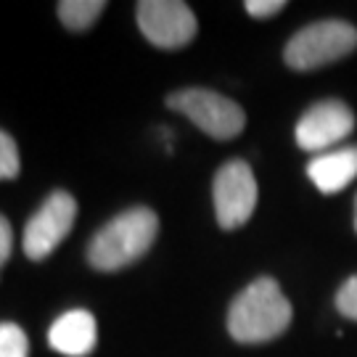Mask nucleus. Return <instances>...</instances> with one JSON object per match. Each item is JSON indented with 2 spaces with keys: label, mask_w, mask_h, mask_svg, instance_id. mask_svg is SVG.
<instances>
[{
  "label": "nucleus",
  "mask_w": 357,
  "mask_h": 357,
  "mask_svg": "<svg viewBox=\"0 0 357 357\" xmlns=\"http://www.w3.org/2000/svg\"><path fill=\"white\" fill-rule=\"evenodd\" d=\"M294 310L273 278H257L228 310V331L238 344H265L291 326Z\"/></svg>",
  "instance_id": "f257e3e1"
},
{
  "label": "nucleus",
  "mask_w": 357,
  "mask_h": 357,
  "mask_svg": "<svg viewBox=\"0 0 357 357\" xmlns=\"http://www.w3.org/2000/svg\"><path fill=\"white\" fill-rule=\"evenodd\" d=\"M159 236V217L149 206H130L112 217L88 243L90 268L116 273L138 262Z\"/></svg>",
  "instance_id": "f03ea898"
},
{
  "label": "nucleus",
  "mask_w": 357,
  "mask_h": 357,
  "mask_svg": "<svg viewBox=\"0 0 357 357\" xmlns=\"http://www.w3.org/2000/svg\"><path fill=\"white\" fill-rule=\"evenodd\" d=\"M357 48V29L342 19H326L305 26L286 43L283 61L294 72H310L344 59Z\"/></svg>",
  "instance_id": "7ed1b4c3"
},
{
  "label": "nucleus",
  "mask_w": 357,
  "mask_h": 357,
  "mask_svg": "<svg viewBox=\"0 0 357 357\" xmlns=\"http://www.w3.org/2000/svg\"><path fill=\"white\" fill-rule=\"evenodd\" d=\"M167 106L172 112L188 116L196 128L215 141H230L246 128V114L228 96L206 88H185L167 96Z\"/></svg>",
  "instance_id": "20e7f679"
},
{
  "label": "nucleus",
  "mask_w": 357,
  "mask_h": 357,
  "mask_svg": "<svg viewBox=\"0 0 357 357\" xmlns=\"http://www.w3.org/2000/svg\"><path fill=\"white\" fill-rule=\"evenodd\" d=\"M77 222V202L72 193L53 191L35 215L29 217L22 249L32 262H43L59 249Z\"/></svg>",
  "instance_id": "39448f33"
},
{
  "label": "nucleus",
  "mask_w": 357,
  "mask_h": 357,
  "mask_svg": "<svg viewBox=\"0 0 357 357\" xmlns=\"http://www.w3.org/2000/svg\"><path fill=\"white\" fill-rule=\"evenodd\" d=\"M212 199L217 225L222 230H236L249 222L257 206V180L249 162L230 159L220 167L212 183Z\"/></svg>",
  "instance_id": "423d86ee"
},
{
  "label": "nucleus",
  "mask_w": 357,
  "mask_h": 357,
  "mask_svg": "<svg viewBox=\"0 0 357 357\" xmlns=\"http://www.w3.org/2000/svg\"><path fill=\"white\" fill-rule=\"evenodd\" d=\"M143 38L162 51H178L196 38V16L180 0H143L135 6Z\"/></svg>",
  "instance_id": "0eeeda50"
},
{
  "label": "nucleus",
  "mask_w": 357,
  "mask_h": 357,
  "mask_svg": "<svg viewBox=\"0 0 357 357\" xmlns=\"http://www.w3.org/2000/svg\"><path fill=\"white\" fill-rule=\"evenodd\" d=\"M355 130V114L344 101H320L310 106L302 119L296 122V143L302 151L326 153L333 151L336 143H342Z\"/></svg>",
  "instance_id": "6e6552de"
},
{
  "label": "nucleus",
  "mask_w": 357,
  "mask_h": 357,
  "mask_svg": "<svg viewBox=\"0 0 357 357\" xmlns=\"http://www.w3.org/2000/svg\"><path fill=\"white\" fill-rule=\"evenodd\" d=\"M48 344L66 357H88L98 344V323L88 310H66L53 320Z\"/></svg>",
  "instance_id": "1a4fd4ad"
},
{
  "label": "nucleus",
  "mask_w": 357,
  "mask_h": 357,
  "mask_svg": "<svg viewBox=\"0 0 357 357\" xmlns=\"http://www.w3.org/2000/svg\"><path fill=\"white\" fill-rule=\"evenodd\" d=\"M307 175L315 183L320 193H339L357 178V146L333 149V151L318 153L310 165Z\"/></svg>",
  "instance_id": "9d476101"
},
{
  "label": "nucleus",
  "mask_w": 357,
  "mask_h": 357,
  "mask_svg": "<svg viewBox=\"0 0 357 357\" xmlns=\"http://www.w3.org/2000/svg\"><path fill=\"white\" fill-rule=\"evenodd\" d=\"M56 11H59V19L66 29L85 32L101 19V13L106 11V3L103 0H61L56 6Z\"/></svg>",
  "instance_id": "9b49d317"
},
{
  "label": "nucleus",
  "mask_w": 357,
  "mask_h": 357,
  "mask_svg": "<svg viewBox=\"0 0 357 357\" xmlns=\"http://www.w3.org/2000/svg\"><path fill=\"white\" fill-rule=\"evenodd\" d=\"M0 357H29V339L22 326L0 323Z\"/></svg>",
  "instance_id": "f8f14e48"
},
{
  "label": "nucleus",
  "mask_w": 357,
  "mask_h": 357,
  "mask_svg": "<svg viewBox=\"0 0 357 357\" xmlns=\"http://www.w3.org/2000/svg\"><path fill=\"white\" fill-rule=\"evenodd\" d=\"M22 169L19 146L6 130H0V180H13Z\"/></svg>",
  "instance_id": "ddd939ff"
},
{
  "label": "nucleus",
  "mask_w": 357,
  "mask_h": 357,
  "mask_svg": "<svg viewBox=\"0 0 357 357\" xmlns=\"http://www.w3.org/2000/svg\"><path fill=\"white\" fill-rule=\"evenodd\" d=\"M336 307L339 312L349 320H357V275H352L349 281H344V286L336 294Z\"/></svg>",
  "instance_id": "4468645a"
},
{
  "label": "nucleus",
  "mask_w": 357,
  "mask_h": 357,
  "mask_svg": "<svg viewBox=\"0 0 357 357\" xmlns=\"http://www.w3.org/2000/svg\"><path fill=\"white\" fill-rule=\"evenodd\" d=\"M283 8H286L283 0H249L246 3V13L255 19H270V16L281 13Z\"/></svg>",
  "instance_id": "2eb2a0df"
},
{
  "label": "nucleus",
  "mask_w": 357,
  "mask_h": 357,
  "mask_svg": "<svg viewBox=\"0 0 357 357\" xmlns=\"http://www.w3.org/2000/svg\"><path fill=\"white\" fill-rule=\"evenodd\" d=\"M13 252V230L11 222L0 215V268L8 262V257Z\"/></svg>",
  "instance_id": "dca6fc26"
},
{
  "label": "nucleus",
  "mask_w": 357,
  "mask_h": 357,
  "mask_svg": "<svg viewBox=\"0 0 357 357\" xmlns=\"http://www.w3.org/2000/svg\"><path fill=\"white\" fill-rule=\"evenodd\" d=\"M355 230H357V199H355Z\"/></svg>",
  "instance_id": "f3484780"
}]
</instances>
